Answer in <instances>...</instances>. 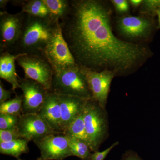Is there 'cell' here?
Masks as SVG:
<instances>
[{
  "instance_id": "obj_4",
  "label": "cell",
  "mask_w": 160,
  "mask_h": 160,
  "mask_svg": "<svg viewBox=\"0 0 160 160\" xmlns=\"http://www.w3.org/2000/svg\"><path fill=\"white\" fill-rule=\"evenodd\" d=\"M51 91L58 95L70 96L83 99L92 98L89 84L79 66L55 72Z\"/></svg>"
},
{
  "instance_id": "obj_3",
  "label": "cell",
  "mask_w": 160,
  "mask_h": 160,
  "mask_svg": "<svg viewBox=\"0 0 160 160\" xmlns=\"http://www.w3.org/2000/svg\"><path fill=\"white\" fill-rule=\"evenodd\" d=\"M84 119L88 144L92 152L98 151L109 135V122L106 108L93 98L86 102Z\"/></svg>"
},
{
  "instance_id": "obj_25",
  "label": "cell",
  "mask_w": 160,
  "mask_h": 160,
  "mask_svg": "<svg viewBox=\"0 0 160 160\" xmlns=\"http://www.w3.org/2000/svg\"><path fill=\"white\" fill-rule=\"evenodd\" d=\"M111 2L115 9L119 13H127L129 11V2L126 0H112Z\"/></svg>"
},
{
  "instance_id": "obj_1",
  "label": "cell",
  "mask_w": 160,
  "mask_h": 160,
  "mask_svg": "<svg viewBox=\"0 0 160 160\" xmlns=\"http://www.w3.org/2000/svg\"><path fill=\"white\" fill-rule=\"evenodd\" d=\"M60 21L63 37L77 64L93 71L109 70L115 77L133 73L152 53L145 45L120 39L113 33L111 9L101 0H69Z\"/></svg>"
},
{
  "instance_id": "obj_8",
  "label": "cell",
  "mask_w": 160,
  "mask_h": 160,
  "mask_svg": "<svg viewBox=\"0 0 160 160\" xmlns=\"http://www.w3.org/2000/svg\"><path fill=\"white\" fill-rule=\"evenodd\" d=\"M117 28L123 36L131 39H148L158 28L153 18L123 16L117 21Z\"/></svg>"
},
{
  "instance_id": "obj_31",
  "label": "cell",
  "mask_w": 160,
  "mask_h": 160,
  "mask_svg": "<svg viewBox=\"0 0 160 160\" xmlns=\"http://www.w3.org/2000/svg\"><path fill=\"white\" fill-rule=\"evenodd\" d=\"M46 159H45L43 158L39 157L36 160H46Z\"/></svg>"
},
{
  "instance_id": "obj_30",
  "label": "cell",
  "mask_w": 160,
  "mask_h": 160,
  "mask_svg": "<svg viewBox=\"0 0 160 160\" xmlns=\"http://www.w3.org/2000/svg\"><path fill=\"white\" fill-rule=\"evenodd\" d=\"M9 0H1L0 1V8H1V10L2 9H6V5L7 3L9 2Z\"/></svg>"
},
{
  "instance_id": "obj_27",
  "label": "cell",
  "mask_w": 160,
  "mask_h": 160,
  "mask_svg": "<svg viewBox=\"0 0 160 160\" xmlns=\"http://www.w3.org/2000/svg\"><path fill=\"white\" fill-rule=\"evenodd\" d=\"M121 160H144L133 150L126 151L122 157Z\"/></svg>"
},
{
  "instance_id": "obj_6",
  "label": "cell",
  "mask_w": 160,
  "mask_h": 160,
  "mask_svg": "<svg viewBox=\"0 0 160 160\" xmlns=\"http://www.w3.org/2000/svg\"><path fill=\"white\" fill-rule=\"evenodd\" d=\"M44 57L51 64L54 72L79 66L63 37L61 27L46 48Z\"/></svg>"
},
{
  "instance_id": "obj_16",
  "label": "cell",
  "mask_w": 160,
  "mask_h": 160,
  "mask_svg": "<svg viewBox=\"0 0 160 160\" xmlns=\"http://www.w3.org/2000/svg\"><path fill=\"white\" fill-rule=\"evenodd\" d=\"M22 7V12L33 16L47 18H50L49 9L42 0L15 1Z\"/></svg>"
},
{
  "instance_id": "obj_2",
  "label": "cell",
  "mask_w": 160,
  "mask_h": 160,
  "mask_svg": "<svg viewBox=\"0 0 160 160\" xmlns=\"http://www.w3.org/2000/svg\"><path fill=\"white\" fill-rule=\"evenodd\" d=\"M60 27L59 21L25 13L22 33L12 54H30L44 57L46 48Z\"/></svg>"
},
{
  "instance_id": "obj_9",
  "label": "cell",
  "mask_w": 160,
  "mask_h": 160,
  "mask_svg": "<svg viewBox=\"0 0 160 160\" xmlns=\"http://www.w3.org/2000/svg\"><path fill=\"white\" fill-rule=\"evenodd\" d=\"M23 92L22 114H38L49 91L34 80L19 78Z\"/></svg>"
},
{
  "instance_id": "obj_28",
  "label": "cell",
  "mask_w": 160,
  "mask_h": 160,
  "mask_svg": "<svg viewBox=\"0 0 160 160\" xmlns=\"http://www.w3.org/2000/svg\"><path fill=\"white\" fill-rule=\"evenodd\" d=\"M156 16H158V29H160V0H158L157 6L155 11Z\"/></svg>"
},
{
  "instance_id": "obj_5",
  "label": "cell",
  "mask_w": 160,
  "mask_h": 160,
  "mask_svg": "<svg viewBox=\"0 0 160 160\" xmlns=\"http://www.w3.org/2000/svg\"><path fill=\"white\" fill-rule=\"evenodd\" d=\"M16 61L24 70V78L34 80L46 90L51 91L54 70L46 58L35 55L23 54Z\"/></svg>"
},
{
  "instance_id": "obj_12",
  "label": "cell",
  "mask_w": 160,
  "mask_h": 160,
  "mask_svg": "<svg viewBox=\"0 0 160 160\" xmlns=\"http://www.w3.org/2000/svg\"><path fill=\"white\" fill-rule=\"evenodd\" d=\"M40 149V157L48 160H64L72 156L68 136L63 133L47 136L34 143Z\"/></svg>"
},
{
  "instance_id": "obj_14",
  "label": "cell",
  "mask_w": 160,
  "mask_h": 160,
  "mask_svg": "<svg viewBox=\"0 0 160 160\" xmlns=\"http://www.w3.org/2000/svg\"><path fill=\"white\" fill-rule=\"evenodd\" d=\"M38 114L54 131L63 133L61 125V110L58 95L50 91Z\"/></svg>"
},
{
  "instance_id": "obj_26",
  "label": "cell",
  "mask_w": 160,
  "mask_h": 160,
  "mask_svg": "<svg viewBox=\"0 0 160 160\" xmlns=\"http://www.w3.org/2000/svg\"><path fill=\"white\" fill-rule=\"evenodd\" d=\"M13 92L12 89L8 90L4 89L2 84L0 82V104L10 100L11 94Z\"/></svg>"
},
{
  "instance_id": "obj_19",
  "label": "cell",
  "mask_w": 160,
  "mask_h": 160,
  "mask_svg": "<svg viewBox=\"0 0 160 160\" xmlns=\"http://www.w3.org/2000/svg\"><path fill=\"white\" fill-rule=\"evenodd\" d=\"M63 134L68 137L82 140L88 144V139L84 122V112L68 126Z\"/></svg>"
},
{
  "instance_id": "obj_24",
  "label": "cell",
  "mask_w": 160,
  "mask_h": 160,
  "mask_svg": "<svg viewBox=\"0 0 160 160\" xmlns=\"http://www.w3.org/2000/svg\"><path fill=\"white\" fill-rule=\"evenodd\" d=\"M118 142H116L113 143L109 148H107L102 151H97L94 152L92 153L90 160H104L106 159V157L109 154L110 151L112 150L115 147L119 145Z\"/></svg>"
},
{
  "instance_id": "obj_32",
  "label": "cell",
  "mask_w": 160,
  "mask_h": 160,
  "mask_svg": "<svg viewBox=\"0 0 160 160\" xmlns=\"http://www.w3.org/2000/svg\"><path fill=\"white\" fill-rule=\"evenodd\" d=\"M17 160H22V159L20 158H18Z\"/></svg>"
},
{
  "instance_id": "obj_13",
  "label": "cell",
  "mask_w": 160,
  "mask_h": 160,
  "mask_svg": "<svg viewBox=\"0 0 160 160\" xmlns=\"http://www.w3.org/2000/svg\"><path fill=\"white\" fill-rule=\"evenodd\" d=\"M61 110V125L63 133L68 126L83 113L88 100L58 95Z\"/></svg>"
},
{
  "instance_id": "obj_21",
  "label": "cell",
  "mask_w": 160,
  "mask_h": 160,
  "mask_svg": "<svg viewBox=\"0 0 160 160\" xmlns=\"http://www.w3.org/2000/svg\"><path fill=\"white\" fill-rule=\"evenodd\" d=\"M22 96L17 95L12 99L0 104V113L21 116L22 114Z\"/></svg>"
},
{
  "instance_id": "obj_22",
  "label": "cell",
  "mask_w": 160,
  "mask_h": 160,
  "mask_svg": "<svg viewBox=\"0 0 160 160\" xmlns=\"http://www.w3.org/2000/svg\"><path fill=\"white\" fill-rule=\"evenodd\" d=\"M20 117L0 113V129L6 130L16 128Z\"/></svg>"
},
{
  "instance_id": "obj_7",
  "label": "cell",
  "mask_w": 160,
  "mask_h": 160,
  "mask_svg": "<svg viewBox=\"0 0 160 160\" xmlns=\"http://www.w3.org/2000/svg\"><path fill=\"white\" fill-rule=\"evenodd\" d=\"M25 13L0 12V53H11L22 33Z\"/></svg>"
},
{
  "instance_id": "obj_29",
  "label": "cell",
  "mask_w": 160,
  "mask_h": 160,
  "mask_svg": "<svg viewBox=\"0 0 160 160\" xmlns=\"http://www.w3.org/2000/svg\"><path fill=\"white\" fill-rule=\"evenodd\" d=\"M143 2L142 0H130L129 1V3L131 4L132 6L136 8L141 6Z\"/></svg>"
},
{
  "instance_id": "obj_23",
  "label": "cell",
  "mask_w": 160,
  "mask_h": 160,
  "mask_svg": "<svg viewBox=\"0 0 160 160\" xmlns=\"http://www.w3.org/2000/svg\"><path fill=\"white\" fill-rule=\"evenodd\" d=\"M21 138L18 127L6 130L0 129V143L8 142Z\"/></svg>"
},
{
  "instance_id": "obj_18",
  "label": "cell",
  "mask_w": 160,
  "mask_h": 160,
  "mask_svg": "<svg viewBox=\"0 0 160 160\" xmlns=\"http://www.w3.org/2000/svg\"><path fill=\"white\" fill-rule=\"evenodd\" d=\"M49 9L50 18L60 22L69 10V0H42Z\"/></svg>"
},
{
  "instance_id": "obj_10",
  "label": "cell",
  "mask_w": 160,
  "mask_h": 160,
  "mask_svg": "<svg viewBox=\"0 0 160 160\" xmlns=\"http://www.w3.org/2000/svg\"><path fill=\"white\" fill-rule=\"evenodd\" d=\"M79 67L89 84L92 98L102 107L106 108L112 81L115 75L109 70L97 72Z\"/></svg>"
},
{
  "instance_id": "obj_15",
  "label": "cell",
  "mask_w": 160,
  "mask_h": 160,
  "mask_svg": "<svg viewBox=\"0 0 160 160\" xmlns=\"http://www.w3.org/2000/svg\"><path fill=\"white\" fill-rule=\"evenodd\" d=\"M22 55L4 52L1 53L0 56V78L11 84V89L14 92L16 89L19 88V78L16 71L15 62Z\"/></svg>"
},
{
  "instance_id": "obj_17",
  "label": "cell",
  "mask_w": 160,
  "mask_h": 160,
  "mask_svg": "<svg viewBox=\"0 0 160 160\" xmlns=\"http://www.w3.org/2000/svg\"><path fill=\"white\" fill-rule=\"evenodd\" d=\"M29 142L26 139L21 138L8 142L0 143V153L18 158L21 155L29 152Z\"/></svg>"
},
{
  "instance_id": "obj_11",
  "label": "cell",
  "mask_w": 160,
  "mask_h": 160,
  "mask_svg": "<svg viewBox=\"0 0 160 160\" xmlns=\"http://www.w3.org/2000/svg\"><path fill=\"white\" fill-rule=\"evenodd\" d=\"M17 127L22 138L34 143L47 136L61 133L54 131L38 114H22Z\"/></svg>"
},
{
  "instance_id": "obj_33",
  "label": "cell",
  "mask_w": 160,
  "mask_h": 160,
  "mask_svg": "<svg viewBox=\"0 0 160 160\" xmlns=\"http://www.w3.org/2000/svg\"></svg>"
},
{
  "instance_id": "obj_20",
  "label": "cell",
  "mask_w": 160,
  "mask_h": 160,
  "mask_svg": "<svg viewBox=\"0 0 160 160\" xmlns=\"http://www.w3.org/2000/svg\"><path fill=\"white\" fill-rule=\"evenodd\" d=\"M68 138L72 156L77 157L82 160H90L92 153L88 144L78 139Z\"/></svg>"
}]
</instances>
